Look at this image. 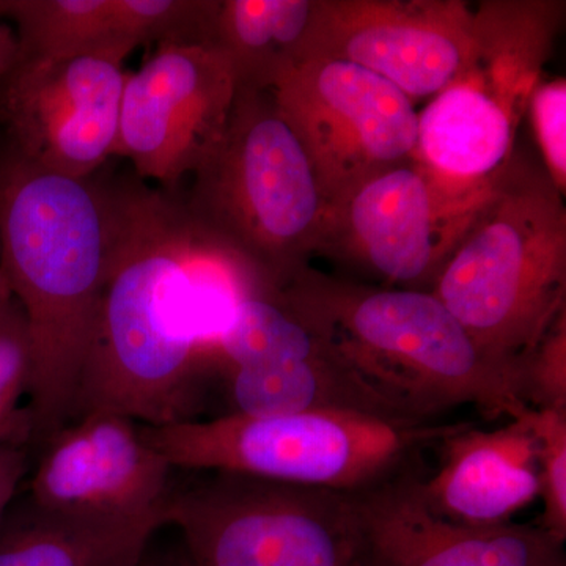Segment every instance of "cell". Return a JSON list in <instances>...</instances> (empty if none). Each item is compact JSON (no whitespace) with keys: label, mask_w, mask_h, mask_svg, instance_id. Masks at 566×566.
<instances>
[{"label":"cell","mask_w":566,"mask_h":566,"mask_svg":"<svg viewBox=\"0 0 566 566\" xmlns=\"http://www.w3.org/2000/svg\"><path fill=\"white\" fill-rule=\"evenodd\" d=\"M104 191L109 260L74 417L109 411L147 427L189 422L208 364L205 297L238 292L240 270L200 237L174 193L144 182Z\"/></svg>","instance_id":"6da1fadb"},{"label":"cell","mask_w":566,"mask_h":566,"mask_svg":"<svg viewBox=\"0 0 566 566\" xmlns=\"http://www.w3.org/2000/svg\"><path fill=\"white\" fill-rule=\"evenodd\" d=\"M109 240L102 186L46 172L9 150L0 158V271L31 345L32 444L73 420Z\"/></svg>","instance_id":"7a4b0ae2"},{"label":"cell","mask_w":566,"mask_h":566,"mask_svg":"<svg viewBox=\"0 0 566 566\" xmlns=\"http://www.w3.org/2000/svg\"><path fill=\"white\" fill-rule=\"evenodd\" d=\"M274 293L398 419L436 423L460 406L490 419L528 411L515 370L491 359L431 292L363 285L308 264Z\"/></svg>","instance_id":"3957f363"},{"label":"cell","mask_w":566,"mask_h":566,"mask_svg":"<svg viewBox=\"0 0 566 566\" xmlns=\"http://www.w3.org/2000/svg\"><path fill=\"white\" fill-rule=\"evenodd\" d=\"M180 199L189 221L262 292L318 253L327 202L311 159L270 91L238 85L221 140Z\"/></svg>","instance_id":"277c9868"},{"label":"cell","mask_w":566,"mask_h":566,"mask_svg":"<svg viewBox=\"0 0 566 566\" xmlns=\"http://www.w3.org/2000/svg\"><path fill=\"white\" fill-rule=\"evenodd\" d=\"M542 164L513 153L431 293L512 368L566 308V207Z\"/></svg>","instance_id":"5b68a950"},{"label":"cell","mask_w":566,"mask_h":566,"mask_svg":"<svg viewBox=\"0 0 566 566\" xmlns=\"http://www.w3.org/2000/svg\"><path fill=\"white\" fill-rule=\"evenodd\" d=\"M461 423L353 411L222 415L164 427L142 424V433L174 469L356 494L415 471L420 453Z\"/></svg>","instance_id":"8992f818"},{"label":"cell","mask_w":566,"mask_h":566,"mask_svg":"<svg viewBox=\"0 0 566 566\" xmlns=\"http://www.w3.org/2000/svg\"><path fill=\"white\" fill-rule=\"evenodd\" d=\"M207 474L164 509L192 566H357L348 494Z\"/></svg>","instance_id":"52a82bcc"},{"label":"cell","mask_w":566,"mask_h":566,"mask_svg":"<svg viewBox=\"0 0 566 566\" xmlns=\"http://www.w3.org/2000/svg\"><path fill=\"white\" fill-rule=\"evenodd\" d=\"M494 178L463 188L428 172L416 159L376 174L327 203L316 255L360 268L390 289L431 292L486 202Z\"/></svg>","instance_id":"ba28073f"},{"label":"cell","mask_w":566,"mask_h":566,"mask_svg":"<svg viewBox=\"0 0 566 566\" xmlns=\"http://www.w3.org/2000/svg\"><path fill=\"white\" fill-rule=\"evenodd\" d=\"M327 203L376 174L415 159V103L385 77L327 57H304L270 88Z\"/></svg>","instance_id":"9c48e42d"},{"label":"cell","mask_w":566,"mask_h":566,"mask_svg":"<svg viewBox=\"0 0 566 566\" xmlns=\"http://www.w3.org/2000/svg\"><path fill=\"white\" fill-rule=\"evenodd\" d=\"M123 62L107 52L14 54L0 76L7 150L46 172L88 180L117 150Z\"/></svg>","instance_id":"30bf717a"},{"label":"cell","mask_w":566,"mask_h":566,"mask_svg":"<svg viewBox=\"0 0 566 566\" xmlns=\"http://www.w3.org/2000/svg\"><path fill=\"white\" fill-rule=\"evenodd\" d=\"M237 92L232 63L214 41L158 46L126 76L115 156L172 193L221 140Z\"/></svg>","instance_id":"8fae6325"},{"label":"cell","mask_w":566,"mask_h":566,"mask_svg":"<svg viewBox=\"0 0 566 566\" xmlns=\"http://www.w3.org/2000/svg\"><path fill=\"white\" fill-rule=\"evenodd\" d=\"M472 50L474 7L464 0H314L303 59L363 66L415 103L442 91Z\"/></svg>","instance_id":"7c38bea8"},{"label":"cell","mask_w":566,"mask_h":566,"mask_svg":"<svg viewBox=\"0 0 566 566\" xmlns=\"http://www.w3.org/2000/svg\"><path fill=\"white\" fill-rule=\"evenodd\" d=\"M41 447L28 499L44 512L87 520L164 516L174 468L136 420L85 412Z\"/></svg>","instance_id":"4fadbf2b"},{"label":"cell","mask_w":566,"mask_h":566,"mask_svg":"<svg viewBox=\"0 0 566 566\" xmlns=\"http://www.w3.org/2000/svg\"><path fill=\"white\" fill-rule=\"evenodd\" d=\"M415 471L348 494L357 566H562L564 542L535 524L475 527L439 515Z\"/></svg>","instance_id":"5bb4252c"},{"label":"cell","mask_w":566,"mask_h":566,"mask_svg":"<svg viewBox=\"0 0 566 566\" xmlns=\"http://www.w3.org/2000/svg\"><path fill=\"white\" fill-rule=\"evenodd\" d=\"M219 0H0L20 55L107 52L212 41Z\"/></svg>","instance_id":"9a60e30c"},{"label":"cell","mask_w":566,"mask_h":566,"mask_svg":"<svg viewBox=\"0 0 566 566\" xmlns=\"http://www.w3.org/2000/svg\"><path fill=\"white\" fill-rule=\"evenodd\" d=\"M527 412L493 430L463 422L436 446L441 463L420 486L439 515L465 526H504L539 499Z\"/></svg>","instance_id":"2e32d148"},{"label":"cell","mask_w":566,"mask_h":566,"mask_svg":"<svg viewBox=\"0 0 566 566\" xmlns=\"http://www.w3.org/2000/svg\"><path fill=\"white\" fill-rule=\"evenodd\" d=\"M520 122L464 74L417 114L415 159L450 185H486L515 153Z\"/></svg>","instance_id":"e0dca14e"},{"label":"cell","mask_w":566,"mask_h":566,"mask_svg":"<svg viewBox=\"0 0 566 566\" xmlns=\"http://www.w3.org/2000/svg\"><path fill=\"white\" fill-rule=\"evenodd\" d=\"M564 0H485L474 7V50L464 76L517 122L549 61L565 21Z\"/></svg>","instance_id":"ac0fdd59"},{"label":"cell","mask_w":566,"mask_h":566,"mask_svg":"<svg viewBox=\"0 0 566 566\" xmlns=\"http://www.w3.org/2000/svg\"><path fill=\"white\" fill-rule=\"evenodd\" d=\"M164 516L87 520L28 501L0 524V566H139Z\"/></svg>","instance_id":"d6986e66"},{"label":"cell","mask_w":566,"mask_h":566,"mask_svg":"<svg viewBox=\"0 0 566 566\" xmlns=\"http://www.w3.org/2000/svg\"><path fill=\"white\" fill-rule=\"evenodd\" d=\"M221 371L229 401L227 415L353 411L394 417L334 360H290Z\"/></svg>","instance_id":"ffe728a7"},{"label":"cell","mask_w":566,"mask_h":566,"mask_svg":"<svg viewBox=\"0 0 566 566\" xmlns=\"http://www.w3.org/2000/svg\"><path fill=\"white\" fill-rule=\"evenodd\" d=\"M314 0H221L212 41L232 63L240 87L270 91L303 59Z\"/></svg>","instance_id":"44dd1931"},{"label":"cell","mask_w":566,"mask_h":566,"mask_svg":"<svg viewBox=\"0 0 566 566\" xmlns=\"http://www.w3.org/2000/svg\"><path fill=\"white\" fill-rule=\"evenodd\" d=\"M207 354L208 364L219 370L290 360H333L322 338L274 292L240 294Z\"/></svg>","instance_id":"7402d4cb"},{"label":"cell","mask_w":566,"mask_h":566,"mask_svg":"<svg viewBox=\"0 0 566 566\" xmlns=\"http://www.w3.org/2000/svg\"><path fill=\"white\" fill-rule=\"evenodd\" d=\"M32 359L28 327L13 301L0 318V444H32V424L22 398L31 389Z\"/></svg>","instance_id":"603a6c76"},{"label":"cell","mask_w":566,"mask_h":566,"mask_svg":"<svg viewBox=\"0 0 566 566\" xmlns=\"http://www.w3.org/2000/svg\"><path fill=\"white\" fill-rule=\"evenodd\" d=\"M527 422L536 439L539 499L538 526L566 542V412L528 409Z\"/></svg>","instance_id":"cb8c5ba5"},{"label":"cell","mask_w":566,"mask_h":566,"mask_svg":"<svg viewBox=\"0 0 566 566\" xmlns=\"http://www.w3.org/2000/svg\"><path fill=\"white\" fill-rule=\"evenodd\" d=\"M516 387L528 409L566 412V308L521 357Z\"/></svg>","instance_id":"d4e9b609"},{"label":"cell","mask_w":566,"mask_h":566,"mask_svg":"<svg viewBox=\"0 0 566 566\" xmlns=\"http://www.w3.org/2000/svg\"><path fill=\"white\" fill-rule=\"evenodd\" d=\"M527 114L539 153L542 166L557 191L566 196V80H542L528 99Z\"/></svg>","instance_id":"484cf974"},{"label":"cell","mask_w":566,"mask_h":566,"mask_svg":"<svg viewBox=\"0 0 566 566\" xmlns=\"http://www.w3.org/2000/svg\"><path fill=\"white\" fill-rule=\"evenodd\" d=\"M28 447L0 444V524L13 504L22 480L28 475Z\"/></svg>","instance_id":"4316f807"},{"label":"cell","mask_w":566,"mask_h":566,"mask_svg":"<svg viewBox=\"0 0 566 566\" xmlns=\"http://www.w3.org/2000/svg\"><path fill=\"white\" fill-rule=\"evenodd\" d=\"M17 54V39L13 29L6 18L0 14V76L9 69L11 61Z\"/></svg>","instance_id":"83f0119b"},{"label":"cell","mask_w":566,"mask_h":566,"mask_svg":"<svg viewBox=\"0 0 566 566\" xmlns=\"http://www.w3.org/2000/svg\"><path fill=\"white\" fill-rule=\"evenodd\" d=\"M13 301L9 285H7L6 277H3L2 271H0V318L6 315V312L9 311Z\"/></svg>","instance_id":"f1b7e54d"},{"label":"cell","mask_w":566,"mask_h":566,"mask_svg":"<svg viewBox=\"0 0 566 566\" xmlns=\"http://www.w3.org/2000/svg\"><path fill=\"white\" fill-rule=\"evenodd\" d=\"M139 566H166V565L156 564V562L148 560V558L145 557L144 560L140 562Z\"/></svg>","instance_id":"f546056e"},{"label":"cell","mask_w":566,"mask_h":566,"mask_svg":"<svg viewBox=\"0 0 566 566\" xmlns=\"http://www.w3.org/2000/svg\"><path fill=\"white\" fill-rule=\"evenodd\" d=\"M175 566H192V564H191V562L188 560V558L182 557V560L180 562V564L175 565Z\"/></svg>","instance_id":"4dcf8cb0"},{"label":"cell","mask_w":566,"mask_h":566,"mask_svg":"<svg viewBox=\"0 0 566 566\" xmlns=\"http://www.w3.org/2000/svg\"><path fill=\"white\" fill-rule=\"evenodd\" d=\"M562 566H566V565H562Z\"/></svg>","instance_id":"1f68e13d"}]
</instances>
